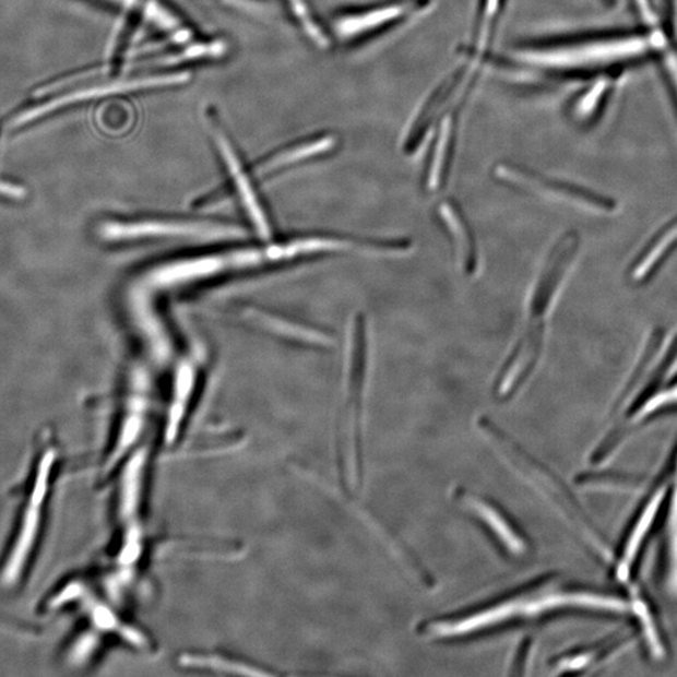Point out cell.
<instances>
[{"label":"cell","instance_id":"1","mask_svg":"<svg viewBox=\"0 0 677 677\" xmlns=\"http://www.w3.org/2000/svg\"><path fill=\"white\" fill-rule=\"evenodd\" d=\"M617 608L619 597L614 591L561 585L549 575L492 603L423 621L418 630L431 641H462L574 615L611 617Z\"/></svg>","mask_w":677,"mask_h":677},{"label":"cell","instance_id":"2","mask_svg":"<svg viewBox=\"0 0 677 677\" xmlns=\"http://www.w3.org/2000/svg\"><path fill=\"white\" fill-rule=\"evenodd\" d=\"M648 29L591 34L580 38L528 45L515 52L521 63L556 73L557 78H594L620 74L626 67L645 61Z\"/></svg>","mask_w":677,"mask_h":677},{"label":"cell","instance_id":"3","mask_svg":"<svg viewBox=\"0 0 677 677\" xmlns=\"http://www.w3.org/2000/svg\"><path fill=\"white\" fill-rule=\"evenodd\" d=\"M58 456V447L52 438H47L37 448L27 496L21 508L11 544L0 562V590L13 591L19 587L29 570L44 530L46 506L52 489Z\"/></svg>","mask_w":677,"mask_h":677},{"label":"cell","instance_id":"4","mask_svg":"<svg viewBox=\"0 0 677 677\" xmlns=\"http://www.w3.org/2000/svg\"><path fill=\"white\" fill-rule=\"evenodd\" d=\"M580 250V236L575 231L566 233L555 244L533 286L528 301L526 329L511 352L512 357L528 368H536L544 349L545 320L567 274Z\"/></svg>","mask_w":677,"mask_h":677},{"label":"cell","instance_id":"5","mask_svg":"<svg viewBox=\"0 0 677 677\" xmlns=\"http://www.w3.org/2000/svg\"><path fill=\"white\" fill-rule=\"evenodd\" d=\"M668 488H670V478L664 465L643 494L640 504L622 532L619 545L613 549L611 562L608 565L609 571H611L613 579L626 590L637 585L634 580H637L642 556L662 521Z\"/></svg>","mask_w":677,"mask_h":677},{"label":"cell","instance_id":"6","mask_svg":"<svg viewBox=\"0 0 677 677\" xmlns=\"http://www.w3.org/2000/svg\"><path fill=\"white\" fill-rule=\"evenodd\" d=\"M495 175L499 180L518 186V188L553 194L555 198L579 203L597 213L611 214L617 209V202L607 198L606 194L582 188L580 185L549 179L545 175L520 165L501 163L496 166Z\"/></svg>","mask_w":677,"mask_h":677},{"label":"cell","instance_id":"7","mask_svg":"<svg viewBox=\"0 0 677 677\" xmlns=\"http://www.w3.org/2000/svg\"><path fill=\"white\" fill-rule=\"evenodd\" d=\"M429 5V0H396V2L367 8L337 15L333 22L336 38L359 40L394 27Z\"/></svg>","mask_w":677,"mask_h":677},{"label":"cell","instance_id":"8","mask_svg":"<svg viewBox=\"0 0 677 677\" xmlns=\"http://www.w3.org/2000/svg\"><path fill=\"white\" fill-rule=\"evenodd\" d=\"M188 81V73H169L129 81H118L108 84H100V86L96 87L74 91L62 97L50 99L45 102V104L27 109V111H24L14 118L12 126L21 127L39 120L40 117H45L50 112L57 111V109H61L72 104H78V102L120 95V93L179 86V84Z\"/></svg>","mask_w":677,"mask_h":677},{"label":"cell","instance_id":"9","mask_svg":"<svg viewBox=\"0 0 677 677\" xmlns=\"http://www.w3.org/2000/svg\"><path fill=\"white\" fill-rule=\"evenodd\" d=\"M670 488L660 521V544L656 560V580L660 589L677 603V442L665 463Z\"/></svg>","mask_w":677,"mask_h":677},{"label":"cell","instance_id":"10","mask_svg":"<svg viewBox=\"0 0 677 677\" xmlns=\"http://www.w3.org/2000/svg\"><path fill=\"white\" fill-rule=\"evenodd\" d=\"M461 506L474 520L494 538L496 544L503 549V553L520 557L530 551V544L526 536L519 528L518 524L508 515L501 507L488 501L484 497L471 494L456 496Z\"/></svg>","mask_w":677,"mask_h":677},{"label":"cell","instance_id":"11","mask_svg":"<svg viewBox=\"0 0 677 677\" xmlns=\"http://www.w3.org/2000/svg\"><path fill=\"white\" fill-rule=\"evenodd\" d=\"M677 251V217L651 237L638 258L633 260L629 277L633 284L648 283Z\"/></svg>","mask_w":677,"mask_h":677},{"label":"cell","instance_id":"12","mask_svg":"<svg viewBox=\"0 0 677 677\" xmlns=\"http://www.w3.org/2000/svg\"><path fill=\"white\" fill-rule=\"evenodd\" d=\"M130 456V461L122 467L116 495L117 519L126 526L138 523L135 519H138L143 487H145L147 462L146 451H135Z\"/></svg>","mask_w":677,"mask_h":677},{"label":"cell","instance_id":"13","mask_svg":"<svg viewBox=\"0 0 677 677\" xmlns=\"http://www.w3.org/2000/svg\"><path fill=\"white\" fill-rule=\"evenodd\" d=\"M438 213L447 230L453 236L464 274L473 276L479 268V251L476 235H474L467 215L464 214L460 203L453 199L440 202Z\"/></svg>","mask_w":677,"mask_h":677},{"label":"cell","instance_id":"14","mask_svg":"<svg viewBox=\"0 0 677 677\" xmlns=\"http://www.w3.org/2000/svg\"><path fill=\"white\" fill-rule=\"evenodd\" d=\"M209 123L213 126V135L215 139L216 147L219 152V155H222L225 161L228 174L233 176L236 189L241 194L245 207H247L249 214L252 216L253 223L257 224L258 230L261 234L268 235L269 226L265 215L260 209L257 194L256 192H253L250 186L248 175L245 174L244 168L240 166L239 157H237L236 152L230 141L227 140L224 131L219 129V127H217V123L214 121V118H211V116H209Z\"/></svg>","mask_w":677,"mask_h":677},{"label":"cell","instance_id":"15","mask_svg":"<svg viewBox=\"0 0 677 677\" xmlns=\"http://www.w3.org/2000/svg\"><path fill=\"white\" fill-rule=\"evenodd\" d=\"M211 234L209 227L182 223L139 222L108 223L100 227V235L109 241L141 239V237L163 235H202Z\"/></svg>","mask_w":677,"mask_h":677},{"label":"cell","instance_id":"16","mask_svg":"<svg viewBox=\"0 0 677 677\" xmlns=\"http://www.w3.org/2000/svg\"><path fill=\"white\" fill-rule=\"evenodd\" d=\"M106 2L121 7L127 12L138 13L159 31L175 33L180 41L189 38L179 19H176L175 14L158 0H106Z\"/></svg>","mask_w":677,"mask_h":677},{"label":"cell","instance_id":"17","mask_svg":"<svg viewBox=\"0 0 677 677\" xmlns=\"http://www.w3.org/2000/svg\"><path fill=\"white\" fill-rule=\"evenodd\" d=\"M578 484L591 490H617V492L633 494L645 488L648 479L632 473L597 470L582 473L578 478Z\"/></svg>","mask_w":677,"mask_h":677},{"label":"cell","instance_id":"18","mask_svg":"<svg viewBox=\"0 0 677 677\" xmlns=\"http://www.w3.org/2000/svg\"><path fill=\"white\" fill-rule=\"evenodd\" d=\"M614 84V74L598 75L594 86L586 88L572 102L571 115L580 123L591 122L605 105L609 90Z\"/></svg>","mask_w":677,"mask_h":677},{"label":"cell","instance_id":"19","mask_svg":"<svg viewBox=\"0 0 677 677\" xmlns=\"http://www.w3.org/2000/svg\"><path fill=\"white\" fill-rule=\"evenodd\" d=\"M102 646V634L95 628L79 631L63 651V663L70 668H82L96 658Z\"/></svg>","mask_w":677,"mask_h":677},{"label":"cell","instance_id":"20","mask_svg":"<svg viewBox=\"0 0 677 677\" xmlns=\"http://www.w3.org/2000/svg\"><path fill=\"white\" fill-rule=\"evenodd\" d=\"M335 145L333 138L317 139L308 142H304L302 145L287 149L281 154L275 155L273 158H269L260 167V173L269 174L274 173L276 169L289 166L300 161L310 158L314 155L323 154V152L333 149Z\"/></svg>","mask_w":677,"mask_h":677},{"label":"cell","instance_id":"21","mask_svg":"<svg viewBox=\"0 0 677 677\" xmlns=\"http://www.w3.org/2000/svg\"><path fill=\"white\" fill-rule=\"evenodd\" d=\"M296 22L300 24V27L307 37L314 41V44L321 48H325L328 45V38L320 29L319 23L316 16L312 15L307 0H286Z\"/></svg>","mask_w":677,"mask_h":677},{"label":"cell","instance_id":"22","mask_svg":"<svg viewBox=\"0 0 677 677\" xmlns=\"http://www.w3.org/2000/svg\"><path fill=\"white\" fill-rule=\"evenodd\" d=\"M87 586L81 580H71L64 583L62 587H59L54 592V595L46 599L44 609L46 613L57 611L59 608L68 604L78 603L82 598L86 597Z\"/></svg>","mask_w":677,"mask_h":677},{"label":"cell","instance_id":"23","mask_svg":"<svg viewBox=\"0 0 677 677\" xmlns=\"http://www.w3.org/2000/svg\"><path fill=\"white\" fill-rule=\"evenodd\" d=\"M603 2H605L607 4H611V3H614V0H603Z\"/></svg>","mask_w":677,"mask_h":677}]
</instances>
